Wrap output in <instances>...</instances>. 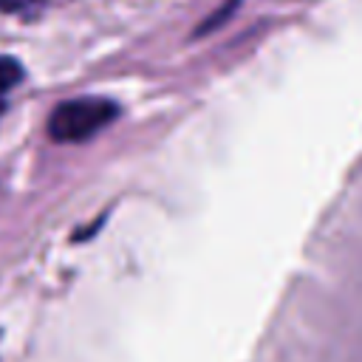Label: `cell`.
<instances>
[{
  "label": "cell",
  "instance_id": "3",
  "mask_svg": "<svg viewBox=\"0 0 362 362\" xmlns=\"http://www.w3.org/2000/svg\"><path fill=\"white\" fill-rule=\"evenodd\" d=\"M235 6H238V0H229V3H223L212 17H206V20H201V25L195 28V37L198 34H209V31H215L218 25H221V20H226L232 11H235Z\"/></svg>",
  "mask_w": 362,
  "mask_h": 362
},
{
  "label": "cell",
  "instance_id": "1",
  "mask_svg": "<svg viewBox=\"0 0 362 362\" xmlns=\"http://www.w3.org/2000/svg\"><path fill=\"white\" fill-rule=\"evenodd\" d=\"M119 116V105L105 96H79L59 102L48 116V136L59 144L88 141Z\"/></svg>",
  "mask_w": 362,
  "mask_h": 362
},
{
  "label": "cell",
  "instance_id": "2",
  "mask_svg": "<svg viewBox=\"0 0 362 362\" xmlns=\"http://www.w3.org/2000/svg\"><path fill=\"white\" fill-rule=\"evenodd\" d=\"M23 79V68L17 59H8V57H0V93L14 88L17 82Z\"/></svg>",
  "mask_w": 362,
  "mask_h": 362
},
{
  "label": "cell",
  "instance_id": "4",
  "mask_svg": "<svg viewBox=\"0 0 362 362\" xmlns=\"http://www.w3.org/2000/svg\"><path fill=\"white\" fill-rule=\"evenodd\" d=\"M28 3H31V0H0V11H6V14H11V11H23Z\"/></svg>",
  "mask_w": 362,
  "mask_h": 362
},
{
  "label": "cell",
  "instance_id": "5",
  "mask_svg": "<svg viewBox=\"0 0 362 362\" xmlns=\"http://www.w3.org/2000/svg\"><path fill=\"white\" fill-rule=\"evenodd\" d=\"M0 110H3V102H0Z\"/></svg>",
  "mask_w": 362,
  "mask_h": 362
}]
</instances>
